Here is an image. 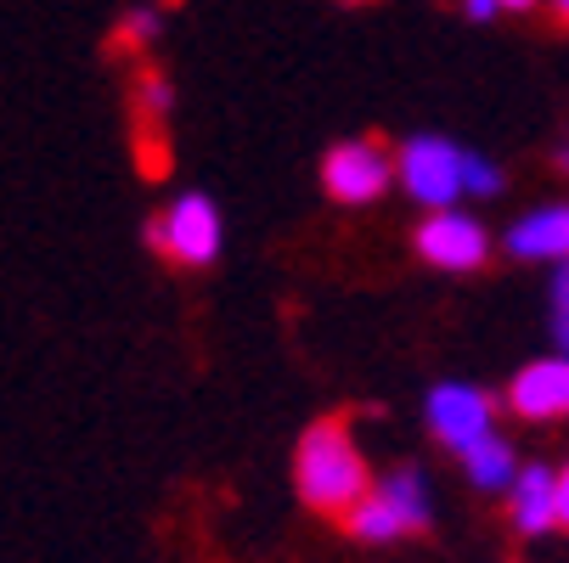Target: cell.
I'll return each mask as SVG.
<instances>
[{"mask_svg": "<svg viewBox=\"0 0 569 563\" xmlns=\"http://www.w3.org/2000/svg\"><path fill=\"white\" fill-rule=\"evenodd\" d=\"M293 479H299V496L316 513H350L372 485H367V462L350 440L345 418H321L305 429L299 456H293Z\"/></svg>", "mask_w": 569, "mask_h": 563, "instance_id": "1", "label": "cell"}, {"mask_svg": "<svg viewBox=\"0 0 569 563\" xmlns=\"http://www.w3.org/2000/svg\"><path fill=\"white\" fill-rule=\"evenodd\" d=\"M356 541H395L406 530H423L429 524V491L412 468H395L378 485L345 513Z\"/></svg>", "mask_w": 569, "mask_h": 563, "instance_id": "2", "label": "cell"}, {"mask_svg": "<svg viewBox=\"0 0 569 563\" xmlns=\"http://www.w3.org/2000/svg\"><path fill=\"white\" fill-rule=\"evenodd\" d=\"M462 164H468V147L446 141V135H412L395 158V175L400 187L412 192L429 209H451L468 187H462Z\"/></svg>", "mask_w": 569, "mask_h": 563, "instance_id": "3", "label": "cell"}, {"mask_svg": "<svg viewBox=\"0 0 569 563\" xmlns=\"http://www.w3.org/2000/svg\"><path fill=\"white\" fill-rule=\"evenodd\" d=\"M147 249L170 254L176 265H209L220 254V209L203 198V192H187L176 198L158 220H147Z\"/></svg>", "mask_w": 569, "mask_h": 563, "instance_id": "4", "label": "cell"}, {"mask_svg": "<svg viewBox=\"0 0 569 563\" xmlns=\"http://www.w3.org/2000/svg\"><path fill=\"white\" fill-rule=\"evenodd\" d=\"M491 394L485 389H473V383H440L435 394H429V429H435V440L446 445V451H457V456H468L473 445H485L491 440Z\"/></svg>", "mask_w": 569, "mask_h": 563, "instance_id": "5", "label": "cell"}, {"mask_svg": "<svg viewBox=\"0 0 569 563\" xmlns=\"http://www.w3.org/2000/svg\"><path fill=\"white\" fill-rule=\"evenodd\" d=\"M321 181H328V198H339V203H372L395 181V164H389V152L372 147V141H345V147L328 152Z\"/></svg>", "mask_w": 569, "mask_h": 563, "instance_id": "6", "label": "cell"}, {"mask_svg": "<svg viewBox=\"0 0 569 563\" xmlns=\"http://www.w3.org/2000/svg\"><path fill=\"white\" fill-rule=\"evenodd\" d=\"M418 254L440 271H479L485 254H491V237L473 214H457V209H435V220L418 231Z\"/></svg>", "mask_w": 569, "mask_h": 563, "instance_id": "7", "label": "cell"}, {"mask_svg": "<svg viewBox=\"0 0 569 563\" xmlns=\"http://www.w3.org/2000/svg\"><path fill=\"white\" fill-rule=\"evenodd\" d=\"M508 406L530 423H552L569 418V355L558 361H530L513 383H508Z\"/></svg>", "mask_w": 569, "mask_h": 563, "instance_id": "8", "label": "cell"}, {"mask_svg": "<svg viewBox=\"0 0 569 563\" xmlns=\"http://www.w3.org/2000/svg\"><path fill=\"white\" fill-rule=\"evenodd\" d=\"M508 254H519V260H552V265H569V203H552V209L525 214V220L508 231Z\"/></svg>", "mask_w": 569, "mask_h": 563, "instance_id": "9", "label": "cell"}, {"mask_svg": "<svg viewBox=\"0 0 569 563\" xmlns=\"http://www.w3.org/2000/svg\"><path fill=\"white\" fill-rule=\"evenodd\" d=\"M508 496H513V524L525 535H541L558 524V473L552 468H519Z\"/></svg>", "mask_w": 569, "mask_h": 563, "instance_id": "10", "label": "cell"}, {"mask_svg": "<svg viewBox=\"0 0 569 563\" xmlns=\"http://www.w3.org/2000/svg\"><path fill=\"white\" fill-rule=\"evenodd\" d=\"M462 468H468V479L479 491H513V479H519V468H513V451H508V440H485V445H473L468 456H462Z\"/></svg>", "mask_w": 569, "mask_h": 563, "instance_id": "11", "label": "cell"}, {"mask_svg": "<svg viewBox=\"0 0 569 563\" xmlns=\"http://www.w3.org/2000/svg\"><path fill=\"white\" fill-rule=\"evenodd\" d=\"M462 187H468L473 198H491V192L502 187V170L491 164V158H479V152H468V164H462Z\"/></svg>", "mask_w": 569, "mask_h": 563, "instance_id": "12", "label": "cell"}, {"mask_svg": "<svg viewBox=\"0 0 569 563\" xmlns=\"http://www.w3.org/2000/svg\"><path fill=\"white\" fill-rule=\"evenodd\" d=\"M552 339H558V355H569V265L552 277Z\"/></svg>", "mask_w": 569, "mask_h": 563, "instance_id": "13", "label": "cell"}, {"mask_svg": "<svg viewBox=\"0 0 569 563\" xmlns=\"http://www.w3.org/2000/svg\"><path fill=\"white\" fill-rule=\"evenodd\" d=\"M158 34V18L152 12H130L124 23H119V46H147Z\"/></svg>", "mask_w": 569, "mask_h": 563, "instance_id": "14", "label": "cell"}, {"mask_svg": "<svg viewBox=\"0 0 569 563\" xmlns=\"http://www.w3.org/2000/svg\"><path fill=\"white\" fill-rule=\"evenodd\" d=\"M462 12H468L473 23H485V18H497V12H502V0H462Z\"/></svg>", "mask_w": 569, "mask_h": 563, "instance_id": "15", "label": "cell"}, {"mask_svg": "<svg viewBox=\"0 0 569 563\" xmlns=\"http://www.w3.org/2000/svg\"><path fill=\"white\" fill-rule=\"evenodd\" d=\"M558 524L569 530V468L558 473Z\"/></svg>", "mask_w": 569, "mask_h": 563, "instance_id": "16", "label": "cell"}, {"mask_svg": "<svg viewBox=\"0 0 569 563\" xmlns=\"http://www.w3.org/2000/svg\"><path fill=\"white\" fill-rule=\"evenodd\" d=\"M502 7H513V12H519V7H530V0H502Z\"/></svg>", "mask_w": 569, "mask_h": 563, "instance_id": "17", "label": "cell"}, {"mask_svg": "<svg viewBox=\"0 0 569 563\" xmlns=\"http://www.w3.org/2000/svg\"><path fill=\"white\" fill-rule=\"evenodd\" d=\"M552 7H558V12H563V18H569V0H552Z\"/></svg>", "mask_w": 569, "mask_h": 563, "instance_id": "18", "label": "cell"}, {"mask_svg": "<svg viewBox=\"0 0 569 563\" xmlns=\"http://www.w3.org/2000/svg\"><path fill=\"white\" fill-rule=\"evenodd\" d=\"M558 164H563V170H569V147H563V152H558Z\"/></svg>", "mask_w": 569, "mask_h": 563, "instance_id": "19", "label": "cell"}, {"mask_svg": "<svg viewBox=\"0 0 569 563\" xmlns=\"http://www.w3.org/2000/svg\"><path fill=\"white\" fill-rule=\"evenodd\" d=\"M350 7H361V0H350Z\"/></svg>", "mask_w": 569, "mask_h": 563, "instance_id": "20", "label": "cell"}]
</instances>
